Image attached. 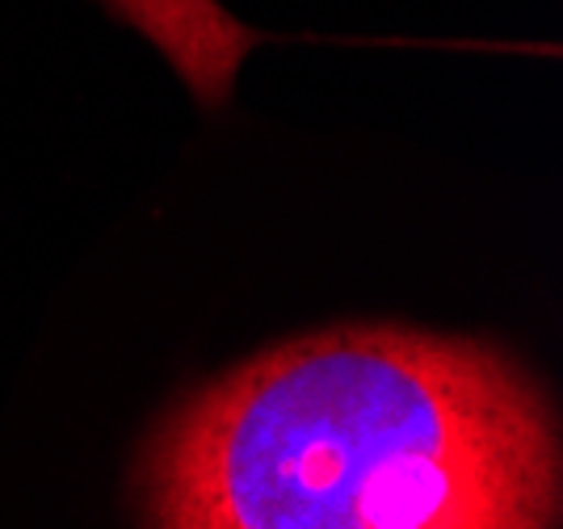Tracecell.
Listing matches in <instances>:
<instances>
[{"instance_id": "obj_1", "label": "cell", "mask_w": 563, "mask_h": 529, "mask_svg": "<svg viewBox=\"0 0 563 529\" xmlns=\"http://www.w3.org/2000/svg\"><path fill=\"white\" fill-rule=\"evenodd\" d=\"M147 529H467L560 517V429L496 345L399 323L295 337L152 441Z\"/></svg>"}]
</instances>
